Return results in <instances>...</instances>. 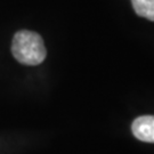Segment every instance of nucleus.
Listing matches in <instances>:
<instances>
[{
	"label": "nucleus",
	"mask_w": 154,
	"mask_h": 154,
	"mask_svg": "<svg viewBox=\"0 0 154 154\" xmlns=\"http://www.w3.org/2000/svg\"><path fill=\"white\" fill-rule=\"evenodd\" d=\"M11 53L17 61L25 65H38L44 62L47 55L41 35L28 30L15 33L11 44Z\"/></svg>",
	"instance_id": "1"
},
{
	"label": "nucleus",
	"mask_w": 154,
	"mask_h": 154,
	"mask_svg": "<svg viewBox=\"0 0 154 154\" xmlns=\"http://www.w3.org/2000/svg\"><path fill=\"white\" fill-rule=\"evenodd\" d=\"M134 136L146 143H154V116H143L132 122Z\"/></svg>",
	"instance_id": "2"
},
{
	"label": "nucleus",
	"mask_w": 154,
	"mask_h": 154,
	"mask_svg": "<svg viewBox=\"0 0 154 154\" xmlns=\"http://www.w3.org/2000/svg\"><path fill=\"white\" fill-rule=\"evenodd\" d=\"M131 2L138 16L154 22V0H131Z\"/></svg>",
	"instance_id": "3"
}]
</instances>
